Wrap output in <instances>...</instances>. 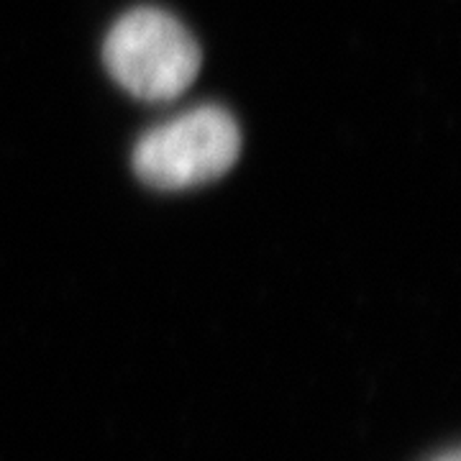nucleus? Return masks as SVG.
<instances>
[{
  "label": "nucleus",
  "instance_id": "obj_1",
  "mask_svg": "<svg viewBox=\"0 0 461 461\" xmlns=\"http://www.w3.org/2000/svg\"><path fill=\"white\" fill-rule=\"evenodd\" d=\"M103 62L133 98L165 103L195 83L203 54L182 21L144 5L115 21L103 44Z\"/></svg>",
  "mask_w": 461,
  "mask_h": 461
},
{
  "label": "nucleus",
  "instance_id": "obj_2",
  "mask_svg": "<svg viewBox=\"0 0 461 461\" xmlns=\"http://www.w3.org/2000/svg\"><path fill=\"white\" fill-rule=\"evenodd\" d=\"M241 154L236 118L200 105L149 129L133 149V172L159 190H187L223 177Z\"/></svg>",
  "mask_w": 461,
  "mask_h": 461
},
{
  "label": "nucleus",
  "instance_id": "obj_3",
  "mask_svg": "<svg viewBox=\"0 0 461 461\" xmlns=\"http://www.w3.org/2000/svg\"><path fill=\"white\" fill-rule=\"evenodd\" d=\"M436 461H459V456H456V454H448V456H441V459Z\"/></svg>",
  "mask_w": 461,
  "mask_h": 461
}]
</instances>
